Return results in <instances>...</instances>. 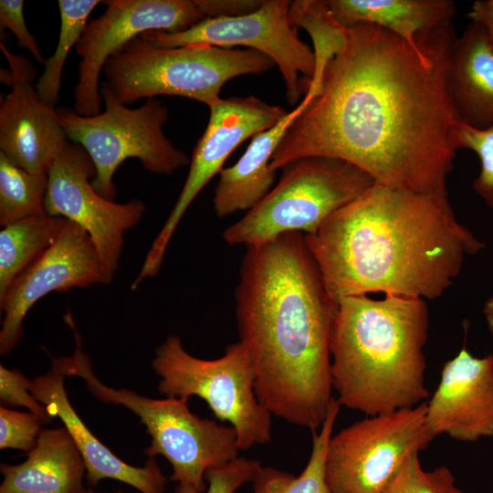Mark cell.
Segmentation results:
<instances>
[{"label": "cell", "instance_id": "obj_2", "mask_svg": "<svg viewBox=\"0 0 493 493\" xmlns=\"http://www.w3.org/2000/svg\"><path fill=\"white\" fill-rule=\"evenodd\" d=\"M235 300L259 402L288 424L319 430L333 399L330 343L339 303L304 234L246 246Z\"/></svg>", "mask_w": 493, "mask_h": 493}, {"label": "cell", "instance_id": "obj_24", "mask_svg": "<svg viewBox=\"0 0 493 493\" xmlns=\"http://www.w3.org/2000/svg\"><path fill=\"white\" fill-rule=\"evenodd\" d=\"M102 1L59 0L60 29L57 47L46 60L45 69L36 85L41 100L54 108L58 101L65 62L72 47H76L87 26L93 9Z\"/></svg>", "mask_w": 493, "mask_h": 493}, {"label": "cell", "instance_id": "obj_21", "mask_svg": "<svg viewBox=\"0 0 493 493\" xmlns=\"http://www.w3.org/2000/svg\"><path fill=\"white\" fill-rule=\"evenodd\" d=\"M331 15L345 28L357 24L381 26L416 45L421 32L452 22L451 0H326Z\"/></svg>", "mask_w": 493, "mask_h": 493}, {"label": "cell", "instance_id": "obj_29", "mask_svg": "<svg viewBox=\"0 0 493 493\" xmlns=\"http://www.w3.org/2000/svg\"><path fill=\"white\" fill-rule=\"evenodd\" d=\"M257 459L238 456L224 467L206 472L205 493H236L244 484L252 482L261 468ZM175 493H198L194 488L177 484Z\"/></svg>", "mask_w": 493, "mask_h": 493}, {"label": "cell", "instance_id": "obj_23", "mask_svg": "<svg viewBox=\"0 0 493 493\" xmlns=\"http://www.w3.org/2000/svg\"><path fill=\"white\" fill-rule=\"evenodd\" d=\"M341 407L333 398L322 425L319 431L312 432L310 456L299 475L262 466L252 481L253 493H332L326 483L324 464L328 442Z\"/></svg>", "mask_w": 493, "mask_h": 493}, {"label": "cell", "instance_id": "obj_35", "mask_svg": "<svg viewBox=\"0 0 493 493\" xmlns=\"http://www.w3.org/2000/svg\"><path fill=\"white\" fill-rule=\"evenodd\" d=\"M86 493H102V492H98V491H95V490L92 489V488H88V489L86 490ZM116 493H125V492L119 490V491H117Z\"/></svg>", "mask_w": 493, "mask_h": 493}, {"label": "cell", "instance_id": "obj_30", "mask_svg": "<svg viewBox=\"0 0 493 493\" xmlns=\"http://www.w3.org/2000/svg\"><path fill=\"white\" fill-rule=\"evenodd\" d=\"M32 380L19 370L7 369L0 365V400L5 406L25 407L40 416L46 424L51 422L44 404L39 403L30 392Z\"/></svg>", "mask_w": 493, "mask_h": 493}, {"label": "cell", "instance_id": "obj_22", "mask_svg": "<svg viewBox=\"0 0 493 493\" xmlns=\"http://www.w3.org/2000/svg\"><path fill=\"white\" fill-rule=\"evenodd\" d=\"M67 219L41 215L24 218L0 231V299L13 282L50 246Z\"/></svg>", "mask_w": 493, "mask_h": 493}, {"label": "cell", "instance_id": "obj_10", "mask_svg": "<svg viewBox=\"0 0 493 493\" xmlns=\"http://www.w3.org/2000/svg\"><path fill=\"white\" fill-rule=\"evenodd\" d=\"M290 4L288 0H266L249 14L205 18L183 31L153 30L141 37L160 47L203 44L228 48L241 46L258 51L278 67L288 101L295 104L309 89L315 56L289 22Z\"/></svg>", "mask_w": 493, "mask_h": 493}, {"label": "cell", "instance_id": "obj_34", "mask_svg": "<svg viewBox=\"0 0 493 493\" xmlns=\"http://www.w3.org/2000/svg\"><path fill=\"white\" fill-rule=\"evenodd\" d=\"M483 314L488 329L493 337V294L485 302L483 307Z\"/></svg>", "mask_w": 493, "mask_h": 493}, {"label": "cell", "instance_id": "obj_13", "mask_svg": "<svg viewBox=\"0 0 493 493\" xmlns=\"http://www.w3.org/2000/svg\"><path fill=\"white\" fill-rule=\"evenodd\" d=\"M96 170L87 152L67 142L47 171L46 214L80 226L90 236L110 281L118 269L124 233L135 226L146 206L142 200L115 203L92 186Z\"/></svg>", "mask_w": 493, "mask_h": 493}, {"label": "cell", "instance_id": "obj_5", "mask_svg": "<svg viewBox=\"0 0 493 493\" xmlns=\"http://www.w3.org/2000/svg\"><path fill=\"white\" fill-rule=\"evenodd\" d=\"M274 66L271 58L249 48L203 44L160 47L139 36L108 58L101 86L125 105L169 95L210 107L221 99L220 90L229 79L261 74Z\"/></svg>", "mask_w": 493, "mask_h": 493}, {"label": "cell", "instance_id": "obj_28", "mask_svg": "<svg viewBox=\"0 0 493 493\" xmlns=\"http://www.w3.org/2000/svg\"><path fill=\"white\" fill-rule=\"evenodd\" d=\"M46 422L37 414L0 406V449L14 448L29 453L37 446Z\"/></svg>", "mask_w": 493, "mask_h": 493}, {"label": "cell", "instance_id": "obj_20", "mask_svg": "<svg viewBox=\"0 0 493 493\" xmlns=\"http://www.w3.org/2000/svg\"><path fill=\"white\" fill-rule=\"evenodd\" d=\"M312 98L311 94L306 93L273 127L254 136L234 165L222 169L213 199L218 217L248 211L271 190L277 173L269 168L272 156L288 127Z\"/></svg>", "mask_w": 493, "mask_h": 493}, {"label": "cell", "instance_id": "obj_4", "mask_svg": "<svg viewBox=\"0 0 493 493\" xmlns=\"http://www.w3.org/2000/svg\"><path fill=\"white\" fill-rule=\"evenodd\" d=\"M338 303L330 373L340 404L370 416L423 404L429 395L425 300L358 295Z\"/></svg>", "mask_w": 493, "mask_h": 493}, {"label": "cell", "instance_id": "obj_15", "mask_svg": "<svg viewBox=\"0 0 493 493\" xmlns=\"http://www.w3.org/2000/svg\"><path fill=\"white\" fill-rule=\"evenodd\" d=\"M0 48L10 69L1 70V79L11 84L0 105V152L13 163L32 173H47L67 143V135L57 110L47 105L31 84L35 69L22 56Z\"/></svg>", "mask_w": 493, "mask_h": 493}, {"label": "cell", "instance_id": "obj_1", "mask_svg": "<svg viewBox=\"0 0 493 493\" xmlns=\"http://www.w3.org/2000/svg\"><path fill=\"white\" fill-rule=\"evenodd\" d=\"M453 23L412 45L372 24L346 28L319 93L287 130L269 163L308 156L346 161L375 183L447 195L459 122L447 91Z\"/></svg>", "mask_w": 493, "mask_h": 493}, {"label": "cell", "instance_id": "obj_32", "mask_svg": "<svg viewBox=\"0 0 493 493\" xmlns=\"http://www.w3.org/2000/svg\"><path fill=\"white\" fill-rule=\"evenodd\" d=\"M196 3L206 18H211L249 14L259 8L263 1L196 0Z\"/></svg>", "mask_w": 493, "mask_h": 493}, {"label": "cell", "instance_id": "obj_16", "mask_svg": "<svg viewBox=\"0 0 493 493\" xmlns=\"http://www.w3.org/2000/svg\"><path fill=\"white\" fill-rule=\"evenodd\" d=\"M426 404L433 437L446 435L461 442L493 436V354L473 355L464 345L441 371Z\"/></svg>", "mask_w": 493, "mask_h": 493}, {"label": "cell", "instance_id": "obj_31", "mask_svg": "<svg viewBox=\"0 0 493 493\" xmlns=\"http://www.w3.org/2000/svg\"><path fill=\"white\" fill-rule=\"evenodd\" d=\"M0 26L1 29H10L16 38L17 44L30 52L38 63L45 65L47 59L40 52L35 37L29 32L26 24L24 1H0Z\"/></svg>", "mask_w": 493, "mask_h": 493}, {"label": "cell", "instance_id": "obj_26", "mask_svg": "<svg viewBox=\"0 0 493 493\" xmlns=\"http://www.w3.org/2000/svg\"><path fill=\"white\" fill-rule=\"evenodd\" d=\"M380 493H464L456 485L451 470L441 466L431 471L423 469L419 453L409 455Z\"/></svg>", "mask_w": 493, "mask_h": 493}, {"label": "cell", "instance_id": "obj_8", "mask_svg": "<svg viewBox=\"0 0 493 493\" xmlns=\"http://www.w3.org/2000/svg\"><path fill=\"white\" fill-rule=\"evenodd\" d=\"M105 110L82 116L68 109L57 110L67 137L79 144L91 158L96 175L94 189L114 201L117 168L129 158H137L150 173L172 174L190 164V159L165 136L167 106L157 98H149L139 108L131 109L100 87Z\"/></svg>", "mask_w": 493, "mask_h": 493}, {"label": "cell", "instance_id": "obj_17", "mask_svg": "<svg viewBox=\"0 0 493 493\" xmlns=\"http://www.w3.org/2000/svg\"><path fill=\"white\" fill-rule=\"evenodd\" d=\"M51 368L32 380L30 392L45 405L49 416L59 418L78 446L86 465V477L91 486L105 478L117 480L141 493H164L167 477L157 461L149 458L143 467H134L118 457L96 437L71 405L64 381V357H51Z\"/></svg>", "mask_w": 493, "mask_h": 493}, {"label": "cell", "instance_id": "obj_27", "mask_svg": "<svg viewBox=\"0 0 493 493\" xmlns=\"http://www.w3.org/2000/svg\"><path fill=\"white\" fill-rule=\"evenodd\" d=\"M455 143L459 149H469L478 157L480 171L472 187L477 194L493 209V124L485 129H476L458 122Z\"/></svg>", "mask_w": 493, "mask_h": 493}, {"label": "cell", "instance_id": "obj_14", "mask_svg": "<svg viewBox=\"0 0 493 493\" xmlns=\"http://www.w3.org/2000/svg\"><path fill=\"white\" fill-rule=\"evenodd\" d=\"M105 267L89 234L67 219L55 241L11 285L0 299L4 313L0 353L18 343L23 321L34 304L51 292L110 283Z\"/></svg>", "mask_w": 493, "mask_h": 493}, {"label": "cell", "instance_id": "obj_3", "mask_svg": "<svg viewBox=\"0 0 493 493\" xmlns=\"http://www.w3.org/2000/svg\"><path fill=\"white\" fill-rule=\"evenodd\" d=\"M304 239L336 301L376 292L437 299L465 257L485 246L456 220L447 195L377 183Z\"/></svg>", "mask_w": 493, "mask_h": 493}, {"label": "cell", "instance_id": "obj_18", "mask_svg": "<svg viewBox=\"0 0 493 493\" xmlns=\"http://www.w3.org/2000/svg\"><path fill=\"white\" fill-rule=\"evenodd\" d=\"M447 91L460 122L476 129L493 124V47L478 23L471 21L454 41Z\"/></svg>", "mask_w": 493, "mask_h": 493}, {"label": "cell", "instance_id": "obj_12", "mask_svg": "<svg viewBox=\"0 0 493 493\" xmlns=\"http://www.w3.org/2000/svg\"><path fill=\"white\" fill-rule=\"evenodd\" d=\"M208 108V123L194 149L186 180L134 279L135 287L159 272L184 214L206 184L222 171L231 152L247 138L273 127L288 113L280 106L255 96L221 98Z\"/></svg>", "mask_w": 493, "mask_h": 493}, {"label": "cell", "instance_id": "obj_6", "mask_svg": "<svg viewBox=\"0 0 493 493\" xmlns=\"http://www.w3.org/2000/svg\"><path fill=\"white\" fill-rule=\"evenodd\" d=\"M278 184L223 233L229 246H258L288 232L315 233L375 182L338 158L308 156L282 168Z\"/></svg>", "mask_w": 493, "mask_h": 493}, {"label": "cell", "instance_id": "obj_9", "mask_svg": "<svg viewBox=\"0 0 493 493\" xmlns=\"http://www.w3.org/2000/svg\"><path fill=\"white\" fill-rule=\"evenodd\" d=\"M425 403L370 415L332 434L324 473L332 493H380L404 459L425 449L433 435Z\"/></svg>", "mask_w": 493, "mask_h": 493}, {"label": "cell", "instance_id": "obj_11", "mask_svg": "<svg viewBox=\"0 0 493 493\" xmlns=\"http://www.w3.org/2000/svg\"><path fill=\"white\" fill-rule=\"evenodd\" d=\"M105 11L87 24L75 47L80 58L74 88V111L94 116L101 111L99 80L108 58L148 31L177 32L205 19L196 0H106Z\"/></svg>", "mask_w": 493, "mask_h": 493}, {"label": "cell", "instance_id": "obj_33", "mask_svg": "<svg viewBox=\"0 0 493 493\" xmlns=\"http://www.w3.org/2000/svg\"><path fill=\"white\" fill-rule=\"evenodd\" d=\"M468 16L484 27L493 47V0H476L471 5Z\"/></svg>", "mask_w": 493, "mask_h": 493}, {"label": "cell", "instance_id": "obj_7", "mask_svg": "<svg viewBox=\"0 0 493 493\" xmlns=\"http://www.w3.org/2000/svg\"><path fill=\"white\" fill-rule=\"evenodd\" d=\"M152 366L162 394L203 399L218 420L235 428L240 450L271 441L272 414L257 396L253 363L239 341L227 345L221 357L205 360L190 354L181 338L171 335L156 349Z\"/></svg>", "mask_w": 493, "mask_h": 493}, {"label": "cell", "instance_id": "obj_25", "mask_svg": "<svg viewBox=\"0 0 493 493\" xmlns=\"http://www.w3.org/2000/svg\"><path fill=\"white\" fill-rule=\"evenodd\" d=\"M47 173H32L0 152V225L45 215Z\"/></svg>", "mask_w": 493, "mask_h": 493}, {"label": "cell", "instance_id": "obj_19", "mask_svg": "<svg viewBox=\"0 0 493 493\" xmlns=\"http://www.w3.org/2000/svg\"><path fill=\"white\" fill-rule=\"evenodd\" d=\"M0 493H86L87 470L68 431L42 429L37 446L17 465L1 463Z\"/></svg>", "mask_w": 493, "mask_h": 493}]
</instances>
